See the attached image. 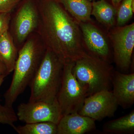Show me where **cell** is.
Segmentation results:
<instances>
[{
    "label": "cell",
    "instance_id": "d4e9b609",
    "mask_svg": "<svg viewBox=\"0 0 134 134\" xmlns=\"http://www.w3.org/2000/svg\"><path fill=\"white\" fill-rule=\"evenodd\" d=\"M90 1L91 2H92L93 1H96V0H88Z\"/></svg>",
    "mask_w": 134,
    "mask_h": 134
},
{
    "label": "cell",
    "instance_id": "9a60e30c",
    "mask_svg": "<svg viewBox=\"0 0 134 134\" xmlns=\"http://www.w3.org/2000/svg\"><path fill=\"white\" fill-rule=\"evenodd\" d=\"M78 23L92 21V2L88 0H58Z\"/></svg>",
    "mask_w": 134,
    "mask_h": 134
},
{
    "label": "cell",
    "instance_id": "603a6c76",
    "mask_svg": "<svg viewBox=\"0 0 134 134\" xmlns=\"http://www.w3.org/2000/svg\"><path fill=\"white\" fill-rule=\"evenodd\" d=\"M111 1L113 5L117 8L122 0H111Z\"/></svg>",
    "mask_w": 134,
    "mask_h": 134
},
{
    "label": "cell",
    "instance_id": "ac0fdd59",
    "mask_svg": "<svg viewBox=\"0 0 134 134\" xmlns=\"http://www.w3.org/2000/svg\"><path fill=\"white\" fill-rule=\"evenodd\" d=\"M134 11V0H122L117 8L115 26H122L132 18Z\"/></svg>",
    "mask_w": 134,
    "mask_h": 134
},
{
    "label": "cell",
    "instance_id": "7a4b0ae2",
    "mask_svg": "<svg viewBox=\"0 0 134 134\" xmlns=\"http://www.w3.org/2000/svg\"><path fill=\"white\" fill-rule=\"evenodd\" d=\"M47 47L37 32L32 33L20 48L10 86L4 94V105L13 104L31 82L41 64Z\"/></svg>",
    "mask_w": 134,
    "mask_h": 134
},
{
    "label": "cell",
    "instance_id": "ba28073f",
    "mask_svg": "<svg viewBox=\"0 0 134 134\" xmlns=\"http://www.w3.org/2000/svg\"><path fill=\"white\" fill-rule=\"evenodd\" d=\"M113 53V62L122 70L129 69L134 47V23L115 26L108 31Z\"/></svg>",
    "mask_w": 134,
    "mask_h": 134
},
{
    "label": "cell",
    "instance_id": "d6986e66",
    "mask_svg": "<svg viewBox=\"0 0 134 134\" xmlns=\"http://www.w3.org/2000/svg\"><path fill=\"white\" fill-rule=\"evenodd\" d=\"M17 120L16 114L13 107L0 104V123L9 125L14 129L16 126L14 124Z\"/></svg>",
    "mask_w": 134,
    "mask_h": 134
},
{
    "label": "cell",
    "instance_id": "5bb4252c",
    "mask_svg": "<svg viewBox=\"0 0 134 134\" xmlns=\"http://www.w3.org/2000/svg\"><path fill=\"white\" fill-rule=\"evenodd\" d=\"M18 50L9 31L0 37V61L7 69L8 75L13 72Z\"/></svg>",
    "mask_w": 134,
    "mask_h": 134
},
{
    "label": "cell",
    "instance_id": "e0dca14e",
    "mask_svg": "<svg viewBox=\"0 0 134 134\" xmlns=\"http://www.w3.org/2000/svg\"><path fill=\"white\" fill-rule=\"evenodd\" d=\"M14 130L19 134H57L58 125L50 122L27 123Z\"/></svg>",
    "mask_w": 134,
    "mask_h": 134
},
{
    "label": "cell",
    "instance_id": "277c9868",
    "mask_svg": "<svg viewBox=\"0 0 134 134\" xmlns=\"http://www.w3.org/2000/svg\"><path fill=\"white\" fill-rule=\"evenodd\" d=\"M113 70L111 64L87 54L75 62L72 71L80 84L87 90L89 96L110 90Z\"/></svg>",
    "mask_w": 134,
    "mask_h": 134
},
{
    "label": "cell",
    "instance_id": "5b68a950",
    "mask_svg": "<svg viewBox=\"0 0 134 134\" xmlns=\"http://www.w3.org/2000/svg\"><path fill=\"white\" fill-rule=\"evenodd\" d=\"M39 20L37 0H23L11 13L9 31L18 51L29 36L37 32Z\"/></svg>",
    "mask_w": 134,
    "mask_h": 134
},
{
    "label": "cell",
    "instance_id": "7c38bea8",
    "mask_svg": "<svg viewBox=\"0 0 134 134\" xmlns=\"http://www.w3.org/2000/svg\"><path fill=\"white\" fill-rule=\"evenodd\" d=\"M96 121L75 112L63 116L58 125L57 134H83L96 129Z\"/></svg>",
    "mask_w": 134,
    "mask_h": 134
},
{
    "label": "cell",
    "instance_id": "52a82bcc",
    "mask_svg": "<svg viewBox=\"0 0 134 134\" xmlns=\"http://www.w3.org/2000/svg\"><path fill=\"white\" fill-rule=\"evenodd\" d=\"M83 44L88 54L111 64L113 62L111 44L107 30H104L93 20L81 22Z\"/></svg>",
    "mask_w": 134,
    "mask_h": 134
},
{
    "label": "cell",
    "instance_id": "3957f363",
    "mask_svg": "<svg viewBox=\"0 0 134 134\" xmlns=\"http://www.w3.org/2000/svg\"><path fill=\"white\" fill-rule=\"evenodd\" d=\"M64 63L48 48L38 69L29 85L31 94L29 102L54 101L59 90Z\"/></svg>",
    "mask_w": 134,
    "mask_h": 134
},
{
    "label": "cell",
    "instance_id": "ffe728a7",
    "mask_svg": "<svg viewBox=\"0 0 134 134\" xmlns=\"http://www.w3.org/2000/svg\"><path fill=\"white\" fill-rule=\"evenodd\" d=\"M23 0H0V13L11 12Z\"/></svg>",
    "mask_w": 134,
    "mask_h": 134
},
{
    "label": "cell",
    "instance_id": "8992f818",
    "mask_svg": "<svg viewBox=\"0 0 134 134\" xmlns=\"http://www.w3.org/2000/svg\"><path fill=\"white\" fill-rule=\"evenodd\" d=\"M75 63L72 61L64 63L61 84L56 97L62 116L78 112L88 96L87 90L80 84L73 74Z\"/></svg>",
    "mask_w": 134,
    "mask_h": 134
},
{
    "label": "cell",
    "instance_id": "9c48e42d",
    "mask_svg": "<svg viewBox=\"0 0 134 134\" xmlns=\"http://www.w3.org/2000/svg\"><path fill=\"white\" fill-rule=\"evenodd\" d=\"M16 114L18 119L26 123L50 122L58 125L62 117L57 98L52 102L22 103L18 106Z\"/></svg>",
    "mask_w": 134,
    "mask_h": 134
},
{
    "label": "cell",
    "instance_id": "cb8c5ba5",
    "mask_svg": "<svg viewBox=\"0 0 134 134\" xmlns=\"http://www.w3.org/2000/svg\"><path fill=\"white\" fill-rule=\"evenodd\" d=\"M7 76L4 75H0V87L1 86L2 84L4 81V79L5 77H6Z\"/></svg>",
    "mask_w": 134,
    "mask_h": 134
},
{
    "label": "cell",
    "instance_id": "6da1fadb",
    "mask_svg": "<svg viewBox=\"0 0 134 134\" xmlns=\"http://www.w3.org/2000/svg\"><path fill=\"white\" fill-rule=\"evenodd\" d=\"M40 20L37 32L47 48L64 63L87 54L79 23L58 0H37Z\"/></svg>",
    "mask_w": 134,
    "mask_h": 134
},
{
    "label": "cell",
    "instance_id": "44dd1931",
    "mask_svg": "<svg viewBox=\"0 0 134 134\" xmlns=\"http://www.w3.org/2000/svg\"><path fill=\"white\" fill-rule=\"evenodd\" d=\"M11 16V12L0 13V37L9 31Z\"/></svg>",
    "mask_w": 134,
    "mask_h": 134
},
{
    "label": "cell",
    "instance_id": "4fadbf2b",
    "mask_svg": "<svg viewBox=\"0 0 134 134\" xmlns=\"http://www.w3.org/2000/svg\"><path fill=\"white\" fill-rule=\"evenodd\" d=\"M117 8L106 0L92 2L91 15L107 31L115 26Z\"/></svg>",
    "mask_w": 134,
    "mask_h": 134
},
{
    "label": "cell",
    "instance_id": "2e32d148",
    "mask_svg": "<svg viewBox=\"0 0 134 134\" xmlns=\"http://www.w3.org/2000/svg\"><path fill=\"white\" fill-rule=\"evenodd\" d=\"M103 132L105 133L133 134L134 133V111L116 119L105 122Z\"/></svg>",
    "mask_w": 134,
    "mask_h": 134
},
{
    "label": "cell",
    "instance_id": "7402d4cb",
    "mask_svg": "<svg viewBox=\"0 0 134 134\" xmlns=\"http://www.w3.org/2000/svg\"><path fill=\"white\" fill-rule=\"evenodd\" d=\"M4 75L7 76L9 75L5 65L0 61V75Z\"/></svg>",
    "mask_w": 134,
    "mask_h": 134
},
{
    "label": "cell",
    "instance_id": "30bf717a",
    "mask_svg": "<svg viewBox=\"0 0 134 134\" xmlns=\"http://www.w3.org/2000/svg\"><path fill=\"white\" fill-rule=\"evenodd\" d=\"M119 105L112 91L104 90L87 97L78 113L100 121L106 117L114 116Z\"/></svg>",
    "mask_w": 134,
    "mask_h": 134
},
{
    "label": "cell",
    "instance_id": "8fae6325",
    "mask_svg": "<svg viewBox=\"0 0 134 134\" xmlns=\"http://www.w3.org/2000/svg\"><path fill=\"white\" fill-rule=\"evenodd\" d=\"M113 93L119 105L129 108L134 103V74H124L113 70L111 77Z\"/></svg>",
    "mask_w": 134,
    "mask_h": 134
}]
</instances>
